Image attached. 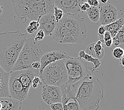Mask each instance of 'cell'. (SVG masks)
I'll use <instances>...</instances> for the list:
<instances>
[{"label": "cell", "instance_id": "13", "mask_svg": "<svg viewBox=\"0 0 124 110\" xmlns=\"http://www.w3.org/2000/svg\"><path fill=\"white\" fill-rule=\"evenodd\" d=\"M82 80L72 84L67 83H65L60 87L62 92V104H66L70 101L76 99L78 89Z\"/></svg>", "mask_w": 124, "mask_h": 110}, {"label": "cell", "instance_id": "21", "mask_svg": "<svg viewBox=\"0 0 124 110\" xmlns=\"http://www.w3.org/2000/svg\"><path fill=\"white\" fill-rule=\"evenodd\" d=\"M8 84L9 80L0 79V98L10 97Z\"/></svg>", "mask_w": 124, "mask_h": 110}, {"label": "cell", "instance_id": "15", "mask_svg": "<svg viewBox=\"0 0 124 110\" xmlns=\"http://www.w3.org/2000/svg\"><path fill=\"white\" fill-rule=\"evenodd\" d=\"M57 22L54 15V13L44 15L39 20V27L38 30H43L45 36H53Z\"/></svg>", "mask_w": 124, "mask_h": 110}, {"label": "cell", "instance_id": "8", "mask_svg": "<svg viewBox=\"0 0 124 110\" xmlns=\"http://www.w3.org/2000/svg\"><path fill=\"white\" fill-rule=\"evenodd\" d=\"M8 86L10 98L22 102L27 97L29 92L19 81L15 72L10 73Z\"/></svg>", "mask_w": 124, "mask_h": 110}, {"label": "cell", "instance_id": "32", "mask_svg": "<svg viewBox=\"0 0 124 110\" xmlns=\"http://www.w3.org/2000/svg\"><path fill=\"white\" fill-rule=\"evenodd\" d=\"M49 106L52 110H63V104L62 103H54Z\"/></svg>", "mask_w": 124, "mask_h": 110}, {"label": "cell", "instance_id": "41", "mask_svg": "<svg viewBox=\"0 0 124 110\" xmlns=\"http://www.w3.org/2000/svg\"><path fill=\"white\" fill-rule=\"evenodd\" d=\"M120 46H121V47H122V48L124 50V44H122V45H120Z\"/></svg>", "mask_w": 124, "mask_h": 110}, {"label": "cell", "instance_id": "3", "mask_svg": "<svg viewBox=\"0 0 124 110\" xmlns=\"http://www.w3.org/2000/svg\"><path fill=\"white\" fill-rule=\"evenodd\" d=\"M13 9L18 18L26 26L32 21H37L42 16L54 13L53 0H20L12 1Z\"/></svg>", "mask_w": 124, "mask_h": 110}, {"label": "cell", "instance_id": "11", "mask_svg": "<svg viewBox=\"0 0 124 110\" xmlns=\"http://www.w3.org/2000/svg\"><path fill=\"white\" fill-rule=\"evenodd\" d=\"M41 97L44 102L49 105L62 103V92L60 87L44 85L42 87Z\"/></svg>", "mask_w": 124, "mask_h": 110}, {"label": "cell", "instance_id": "19", "mask_svg": "<svg viewBox=\"0 0 124 110\" xmlns=\"http://www.w3.org/2000/svg\"><path fill=\"white\" fill-rule=\"evenodd\" d=\"M78 58L82 59L86 63H90L92 65L93 72L98 69L101 65V62L99 59L94 58L92 56L86 53L84 50H81L78 53Z\"/></svg>", "mask_w": 124, "mask_h": 110}, {"label": "cell", "instance_id": "5", "mask_svg": "<svg viewBox=\"0 0 124 110\" xmlns=\"http://www.w3.org/2000/svg\"><path fill=\"white\" fill-rule=\"evenodd\" d=\"M67 59L56 61L45 68L39 76L44 85L60 87L67 82L68 77L65 66Z\"/></svg>", "mask_w": 124, "mask_h": 110}, {"label": "cell", "instance_id": "24", "mask_svg": "<svg viewBox=\"0 0 124 110\" xmlns=\"http://www.w3.org/2000/svg\"><path fill=\"white\" fill-rule=\"evenodd\" d=\"M39 27V20L37 21H32L29 22L27 27L26 32L31 34L38 30Z\"/></svg>", "mask_w": 124, "mask_h": 110}, {"label": "cell", "instance_id": "18", "mask_svg": "<svg viewBox=\"0 0 124 110\" xmlns=\"http://www.w3.org/2000/svg\"><path fill=\"white\" fill-rule=\"evenodd\" d=\"M124 26V19L120 18L114 22L105 25L106 31L109 32L112 38H114Z\"/></svg>", "mask_w": 124, "mask_h": 110}, {"label": "cell", "instance_id": "36", "mask_svg": "<svg viewBox=\"0 0 124 110\" xmlns=\"http://www.w3.org/2000/svg\"><path fill=\"white\" fill-rule=\"evenodd\" d=\"M31 68L36 70H39L40 71V68H41V65L40 63V61H36L31 64Z\"/></svg>", "mask_w": 124, "mask_h": 110}, {"label": "cell", "instance_id": "4", "mask_svg": "<svg viewBox=\"0 0 124 110\" xmlns=\"http://www.w3.org/2000/svg\"><path fill=\"white\" fill-rule=\"evenodd\" d=\"M43 55L39 42L36 41L34 38H27L12 72L32 69L31 64L40 61Z\"/></svg>", "mask_w": 124, "mask_h": 110}, {"label": "cell", "instance_id": "16", "mask_svg": "<svg viewBox=\"0 0 124 110\" xmlns=\"http://www.w3.org/2000/svg\"><path fill=\"white\" fill-rule=\"evenodd\" d=\"M104 44L102 41L99 40L96 43L90 44L87 47L85 52L100 60L103 57L105 53Z\"/></svg>", "mask_w": 124, "mask_h": 110}, {"label": "cell", "instance_id": "10", "mask_svg": "<svg viewBox=\"0 0 124 110\" xmlns=\"http://www.w3.org/2000/svg\"><path fill=\"white\" fill-rule=\"evenodd\" d=\"M84 0H55V7L60 8L66 15H80V7Z\"/></svg>", "mask_w": 124, "mask_h": 110}, {"label": "cell", "instance_id": "14", "mask_svg": "<svg viewBox=\"0 0 124 110\" xmlns=\"http://www.w3.org/2000/svg\"><path fill=\"white\" fill-rule=\"evenodd\" d=\"M16 75L22 85L27 91L29 92L33 78L35 76H40L39 70L33 69H28L15 71Z\"/></svg>", "mask_w": 124, "mask_h": 110}, {"label": "cell", "instance_id": "40", "mask_svg": "<svg viewBox=\"0 0 124 110\" xmlns=\"http://www.w3.org/2000/svg\"><path fill=\"white\" fill-rule=\"evenodd\" d=\"M101 2L102 3H103L104 4H105L107 3V2H108V1H103V0H101Z\"/></svg>", "mask_w": 124, "mask_h": 110}, {"label": "cell", "instance_id": "17", "mask_svg": "<svg viewBox=\"0 0 124 110\" xmlns=\"http://www.w3.org/2000/svg\"><path fill=\"white\" fill-rule=\"evenodd\" d=\"M0 101L2 104L0 110H21L22 102L10 97L0 98Z\"/></svg>", "mask_w": 124, "mask_h": 110}, {"label": "cell", "instance_id": "29", "mask_svg": "<svg viewBox=\"0 0 124 110\" xmlns=\"http://www.w3.org/2000/svg\"><path fill=\"white\" fill-rule=\"evenodd\" d=\"M64 13L63 11L61 10L60 8H59L57 7H54V15L56 20V22H57L61 20L63 18L64 16Z\"/></svg>", "mask_w": 124, "mask_h": 110}, {"label": "cell", "instance_id": "39", "mask_svg": "<svg viewBox=\"0 0 124 110\" xmlns=\"http://www.w3.org/2000/svg\"><path fill=\"white\" fill-rule=\"evenodd\" d=\"M3 12V7L1 5H0V15H2Z\"/></svg>", "mask_w": 124, "mask_h": 110}, {"label": "cell", "instance_id": "7", "mask_svg": "<svg viewBox=\"0 0 124 110\" xmlns=\"http://www.w3.org/2000/svg\"><path fill=\"white\" fill-rule=\"evenodd\" d=\"M65 66L67 70V83L74 84L85 78L90 73L91 69L82 59L70 57L66 59Z\"/></svg>", "mask_w": 124, "mask_h": 110}, {"label": "cell", "instance_id": "6", "mask_svg": "<svg viewBox=\"0 0 124 110\" xmlns=\"http://www.w3.org/2000/svg\"><path fill=\"white\" fill-rule=\"evenodd\" d=\"M69 31L77 41L78 44L82 42L86 37L87 27L85 20L80 15H66L59 22Z\"/></svg>", "mask_w": 124, "mask_h": 110}, {"label": "cell", "instance_id": "37", "mask_svg": "<svg viewBox=\"0 0 124 110\" xmlns=\"http://www.w3.org/2000/svg\"><path fill=\"white\" fill-rule=\"evenodd\" d=\"M106 32V30L105 26L101 25V26L98 28V36H103L104 34Z\"/></svg>", "mask_w": 124, "mask_h": 110}, {"label": "cell", "instance_id": "30", "mask_svg": "<svg viewBox=\"0 0 124 110\" xmlns=\"http://www.w3.org/2000/svg\"><path fill=\"white\" fill-rule=\"evenodd\" d=\"M45 36V34L44 31L41 30H38L34 39L37 42L43 40Z\"/></svg>", "mask_w": 124, "mask_h": 110}, {"label": "cell", "instance_id": "2", "mask_svg": "<svg viewBox=\"0 0 124 110\" xmlns=\"http://www.w3.org/2000/svg\"><path fill=\"white\" fill-rule=\"evenodd\" d=\"M103 97L102 81L89 73L82 80L76 97L80 110H98Z\"/></svg>", "mask_w": 124, "mask_h": 110}, {"label": "cell", "instance_id": "35", "mask_svg": "<svg viewBox=\"0 0 124 110\" xmlns=\"http://www.w3.org/2000/svg\"><path fill=\"white\" fill-rule=\"evenodd\" d=\"M87 2L90 7H98L99 5V2L97 0H88L87 1Z\"/></svg>", "mask_w": 124, "mask_h": 110}, {"label": "cell", "instance_id": "38", "mask_svg": "<svg viewBox=\"0 0 124 110\" xmlns=\"http://www.w3.org/2000/svg\"><path fill=\"white\" fill-rule=\"evenodd\" d=\"M119 66L121 69L124 70V56L119 59Z\"/></svg>", "mask_w": 124, "mask_h": 110}, {"label": "cell", "instance_id": "28", "mask_svg": "<svg viewBox=\"0 0 124 110\" xmlns=\"http://www.w3.org/2000/svg\"><path fill=\"white\" fill-rule=\"evenodd\" d=\"M60 44H78L77 41L76 39L73 37L71 34H68L66 35L62 39V41Z\"/></svg>", "mask_w": 124, "mask_h": 110}, {"label": "cell", "instance_id": "31", "mask_svg": "<svg viewBox=\"0 0 124 110\" xmlns=\"http://www.w3.org/2000/svg\"><path fill=\"white\" fill-rule=\"evenodd\" d=\"M43 84V82L41 80L40 77H38V76H35L33 78L32 83V86L33 88H36L38 87V85H41Z\"/></svg>", "mask_w": 124, "mask_h": 110}, {"label": "cell", "instance_id": "9", "mask_svg": "<svg viewBox=\"0 0 124 110\" xmlns=\"http://www.w3.org/2000/svg\"><path fill=\"white\" fill-rule=\"evenodd\" d=\"M100 13L99 23L105 26L117 20L118 10L114 4L108 1L103 5L98 7Z\"/></svg>", "mask_w": 124, "mask_h": 110}, {"label": "cell", "instance_id": "42", "mask_svg": "<svg viewBox=\"0 0 124 110\" xmlns=\"http://www.w3.org/2000/svg\"><path fill=\"white\" fill-rule=\"evenodd\" d=\"M1 107H2V104H1V101H0V110L1 109Z\"/></svg>", "mask_w": 124, "mask_h": 110}, {"label": "cell", "instance_id": "23", "mask_svg": "<svg viewBox=\"0 0 124 110\" xmlns=\"http://www.w3.org/2000/svg\"><path fill=\"white\" fill-rule=\"evenodd\" d=\"M113 44L117 47L124 44V26L113 38Z\"/></svg>", "mask_w": 124, "mask_h": 110}, {"label": "cell", "instance_id": "33", "mask_svg": "<svg viewBox=\"0 0 124 110\" xmlns=\"http://www.w3.org/2000/svg\"><path fill=\"white\" fill-rule=\"evenodd\" d=\"M9 73L5 72L0 66V79L3 80H9Z\"/></svg>", "mask_w": 124, "mask_h": 110}, {"label": "cell", "instance_id": "34", "mask_svg": "<svg viewBox=\"0 0 124 110\" xmlns=\"http://www.w3.org/2000/svg\"><path fill=\"white\" fill-rule=\"evenodd\" d=\"M90 5L88 3V2H87V1H85L81 5V7H80V9L81 11L82 12H86V11H88L89 8H90Z\"/></svg>", "mask_w": 124, "mask_h": 110}, {"label": "cell", "instance_id": "25", "mask_svg": "<svg viewBox=\"0 0 124 110\" xmlns=\"http://www.w3.org/2000/svg\"><path fill=\"white\" fill-rule=\"evenodd\" d=\"M102 41L107 47H110L113 44V38L109 32L106 31L102 36Z\"/></svg>", "mask_w": 124, "mask_h": 110}, {"label": "cell", "instance_id": "27", "mask_svg": "<svg viewBox=\"0 0 124 110\" xmlns=\"http://www.w3.org/2000/svg\"><path fill=\"white\" fill-rule=\"evenodd\" d=\"M65 104H66L67 110H80L79 104L76 99L70 101Z\"/></svg>", "mask_w": 124, "mask_h": 110}, {"label": "cell", "instance_id": "22", "mask_svg": "<svg viewBox=\"0 0 124 110\" xmlns=\"http://www.w3.org/2000/svg\"><path fill=\"white\" fill-rule=\"evenodd\" d=\"M89 19L93 22H98L99 21L100 13L98 7H91L89 9L85 12Z\"/></svg>", "mask_w": 124, "mask_h": 110}, {"label": "cell", "instance_id": "20", "mask_svg": "<svg viewBox=\"0 0 124 110\" xmlns=\"http://www.w3.org/2000/svg\"><path fill=\"white\" fill-rule=\"evenodd\" d=\"M71 34L63 26L61 23L57 22L56 24V26L54 32L53 33V39L58 43H61L62 39H63L65 36Z\"/></svg>", "mask_w": 124, "mask_h": 110}, {"label": "cell", "instance_id": "1", "mask_svg": "<svg viewBox=\"0 0 124 110\" xmlns=\"http://www.w3.org/2000/svg\"><path fill=\"white\" fill-rule=\"evenodd\" d=\"M27 39V34L20 31L0 33V66L11 73Z\"/></svg>", "mask_w": 124, "mask_h": 110}, {"label": "cell", "instance_id": "26", "mask_svg": "<svg viewBox=\"0 0 124 110\" xmlns=\"http://www.w3.org/2000/svg\"><path fill=\"white\" fill-rule=\"evenodd\" d=\"M114 57L118 59H120L124 56V50L120 47H117L112 50Z\"/></svg>", "mask_w": 124, "mask_h": 110}, {"label": "cell", "instance_id": "12", "mask_svg": "<svg viewBox=\"0 0 124 110\" xmlns=\"http://www.w3.org/2000/svg\"><path fill=\"white\" fill-rule=\"evenodd\" d=\"M70 57L69 55L63 51H52L44 53L41 58L40 63L41 68L40 69V74L44 70L45 67L49 65L50 64L62 60V59H67Z\"/></svg>", "mask_w": 124, "mask_h": 110}]
</instances>
